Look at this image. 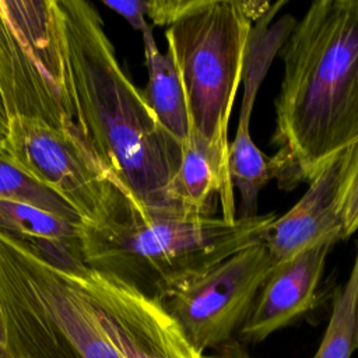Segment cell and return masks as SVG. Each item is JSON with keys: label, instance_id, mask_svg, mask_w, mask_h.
I'll list each match as a JSON object with an SVG mask.
<instances>
[{"label": "cell", "instance_id": "6da1fadb", "mask_svg": "<svg viewBox=\"0 0 358 358\" xmlns=\"http://www.w3.org/2000/svg\"><path fill=\"white\" fill-rule=\"evenodd\" d=\"M281 56L271 158L289 189L358 141V0L310 3Z\"/></svg>", "mask_w": 358, "mask_h": 358}, {"label": "cell", "instance_id": "7a4b0ae2", "mask_svg": "<svg viewBox=\"0 0 358 358\" xmlns=\"http://www.w3.org/2000/svg\"><path fill=\"white\" fill-rule=\"evenodd\" d=\"M57 1L84 137L140 210H173L165 193L183 144L162 127L122 70L96 8L87 0Z\"/></svg>", "mask_w": 358, "mask_h": 358}, {"label": "cell", "instance_id": "3957f363", "mask_svg": "<svg viewBox=\"0 0 358 358\" xmlns=\"http://www.w3.org/2000/svg\"><path fill=\"white\" fill-rule=\"evenodd\" d=\"M274 213L234 221L185 210L144 213L105 227L81 225L83 262L161 301L236 252L262 241Z\"/></svg>", "mask_w": 358, "mask_h": 358}, {"label": "cell", "instance_id": "277c9868", "mask_svg": "<svg viewBox=\"0 0 358 358\" xmlns=\"http://www.w3.org/2000/svg\"><path fill=\"white\" fill-rule=\"evenodd\" d=\"M270 6V1L194 0L165 32L183 84L190 127L228 171V123L242 83L248 35Z\"/></svg>", "mask_w": 358, "mask_h": 358}, {"label": "cell", "instance_id": "5b68a950", "mask_svg": "<svg viewBox=\"0 0 358 358\" xmlns=\"http://www.w3.org/2000/svg\"><path fill=\"white\" fill-rule=\"evenodd\" d=\"M0 95L8 117L83 133L57 0H0Z\"/></svg>", "mask_w": 358, "mask_h": 358}, {"label": "cell", "instance_id": "8992f818", "mask_svg": "<svg viewBox=\"0 0 358 358\" xmlns=\"http://www.w3.org/2000/svg\"><path fill=\"white\" fill-rule=\"evenodd\" d=\"M6 144L10 162L63 199L84 227L110 225L138 208L78 130L14 116Z\"/></svg>", "mask_w": 358, "mask_h": 358}, {"label": "cell", "instance_id": "52a82bcc", "mask_svg": "<svg viewBox=\"0 0 358 358\" xmlns=\"http://www.w3.org/2000/svg\"><path fill=\"white\" fill-rule=\"evenodd\" d=\"M88 298L101 326L124 358H203L159 301L91 268L80 245L31 242Z\"/></svg>", "mask_w": 358, "mask_h": 358}, {"label": "cell", "instance_id": "ba28073f", "mask_svg": "<svg viewBox=\"0 0 358 358\" xmlns=\"http://www.w3.org/2000/svg\"><path fill=\"white\" fill-rule=\"evenodd\" d=\"M274 266L260 241L180 284L159 302L204 355L235 338Z\"/></svg>", "mask_w": 358, "mask_h": 358}, {"label": "cell", "instance_id": "9c48e42d", "mask_svg": "<svg viewBox=\"0 0 358 358\" xmlns=\"http://www.w3.org/2000/svg\"><path fill=\"white\" fill-rule=\"evenodd\" d=\"M334 243L320 242L271 268L238 333L241 341L262 343L315 308L326 257Z\"/></svg>", "mask_w": 358, "mask_h": 358}, {"label": "cell", "instance_id": "30bf717a", "mask_svg": "<svg viewBox=\"0 0 358 358\" xmlns=\"http://www.w3.org/2000/svg\"><path fill=\"white\" fill-rule=\"evenodd\" d=\"M341 158L316 175L299 201L264 229L262 242L274 264L320 242L343 239V224L336 207Z\"/></svg>", "mask_w": 358, "mask_h": 358}, {"label": "cell", "instance_id": "8fae6325", "mask_svg": "<svg viewBox=\"0 0 358 358\" xmlns=\"http://www.w3.org/2000/svg\"><path fill=\"white\" fill-rule=\"evenodd\" d=\"M217 194L221 203L222 218H238L234 186L229 171L220 162L210 145L189 129L182 145V161L166 187V201L173 210H185L211 215V199Z\"/></svg>", "mask_w": 358, "mask_h": 358}, {"label": "cell", "instance_id": "7c38bea8", "mask_svg": "<svg viewBox=\"0 0 358 358\" xmlns=\"http://www.w3.org/2000/svg\"><path fill=\"white\" fill-rule=\"evenodd\" d=\"M148 81L143 95L162 127L179 143H185L190 129L183 84L169 52L162 55L152 36V29L143 34Z\"/></svg>", "mask_w": 358, "mask_h": 358}, {"label": "cell", "instance_id": "4fadbf2b", "mask_svg": "<svg viewBox=\"0 0 358 358\" xmlns=\"http://www.w3.org/2000/svg\"><path fill=\"white\" fill-rule=\"evenodd\" d=\"M284 4L285 1L271 3L270 8L253 22L249 31L243 56V95L239 119L250 120L260 85L266 78L274 57L284 48L298 22L291 14H284L278 20H274Z\"/></svg>", "mask_w": 358, "mask_h": 358}, {"label": "cell", "instance_id": "5bb4252c", "mask_svg": "<svg viewBox=\"0 0 358 358\" xmlns=\"http://www.w3.org/2000/svg\"><path fill=\"white\" fill-rule=\"evenodd\" d=\"M250 120L238 119L235 138L229 143L228 168L234 189L241 196L239 217L257 215V199L262 189L278 176L273 158H267L253 143L249 130Z\"/></svg>", "mask_w": 358, "mask_h": 358}, {"label": "cell", "instance_id": "9a60e30c", "mask_svg": "<svg viewBox=\"0 0 358 358\" xmlns=\"http://www.w3.org/2000/svg\"><path fill=\"white\" fill-rule=\"evenodd\" d=\"M0 229L38 243L78 245L81 227L25 203L0 200Z\"/></svg>", "mask_w": 358, "mask_h": 358}, {"label": "cell", "instance_id": "2e32d148", "mask_svg": "<svg viewBox=\"0 0 358 358\" xmlns=\"http://www.w3.org/2000/svg\"><path fill=\"white\" fill-rule=\"evenodd\" d=\"M358 250L345 284L338 289L329 324L312 358H351L357 350Z\"/></svg>", "mask_w": 358, "mask_h": 358}, {"label": "cell", "instance_id": "e0dca14e", "mask_svg": "<svg viewBox=\"0 0 358 358\" xmlns=\"http://www.w3.org/2000/svg\"><path fill=\"white\" fill-rule=\"evenodd\" d=\"M0 200L31 204L74 225H83L78 214L63 199L3 158H0Z\"/></svg>", "mask_w": 358, "mask_h": 358}, {"label": "cell", "instance_id": "ac0fdd59", "mask_svg": "<svg viewBox=\"0 0 358 358\" xmlns=\"http://www.w3.org/2000/svg\"><path fill=\"white\" fill-rule=\"evenodd\" d=\"M336 207L343 224V239L358 229V141L341 158Z\"/></svg>", "mask_w": 358, "mask_h": 358}, {"label": "cell", "instance_id": "d6986e66", "mask_svg": "<svg viewBox=\"0 0 358 358\" xmlns=\"http://www.w3.org/2000/svg\"><path fill=\"white\" fill-rule=\"evenodd\" d=\"M194 0H145V15L158 27H171L193 6Z\"/></svg>", "mask_w": 358, "mask_h": 358}, {"label": "cell", "instance_id": "ffe728a7", "mask_svg": "<svg viewBox=\"0 0 358 358\" xmlns=\"http://www.w3.org/2000/svg\"><path fill=\"white\" fill-rule=\"evenodd\" d=\"M102 3L119 13L141 34L151 31V25L145 20V0H102Z\"/></svg>", "mask_w": 358, "mask_h": 358}, {"label": "cell", "instance_id": "44dd1931", "mask_svg": "<svg viewBox=\"0 0 358 358\" xmlns=\"http://www.w3.org/2000/svg\"><path fill=\"white\" fill-rule=\"evenodd\" d=\"M203 358H250L248 348L243 341L234 338L220 348L214 350L213 354H204Z\"/></svg>", "mask_w": 358, "mask_h": 358}, {"label": "cell", "instance_id": "7402d4cb", "mask_svg": "<svg viewBox=\"0 0 358 358\" xmlns=\"http://www.w3.org/2000/svg\"><path fill=\"white\" fill-rule=\"evenodd\" d=\"M0 358H14L8 340L6 333V324H4V316H3V308L0 301Z\"/></svg>", "mask_w": 358, "mask_h": 358}, {"label": "cell", "instance_id": "603a6c76", "mask_svg": "<svg viewBox=\"0 0 358 358\" xmlns=\"http://www.w3.org/2000/svg\"><path fill=\"white\" fill-rule=\"evenodd\" d=\"M8 122H10V117L7 115V110L4 108V103L0 95V133L4 136L7 134V130H8Z\"/></svg>", "mask_w": 358, "mask_h": 358}, {"label": "cell", "instance_id": "cb8c5ba5", "mask_svg": "<svg viewBox=\"0 0 358 358\" xmlns=\"http://www.w3.org/2000/svg\"><path fill=\"white\" fill-rule=\"evenodd\" d=\"M0 158L7 159L10 162V154L7 150V144H6V136L0 133Z\"/></svg>", "mask_w": 358, "mask_h": 358}, {"label": "cell", "instance_id": "d4e9b609", "mask_svg": "<svg viewBox=\"0 0 358 358\" xmlns=\"http://www.w3.org/2000/svg\"><path fill=\"white\" fill-rule=\"evenodd\" d=\"M357 324H358V306H357ZM357 350H358V329H357Z\"/></svg>", "mask_w": 358, "mask_h": 358}]
</instances>
